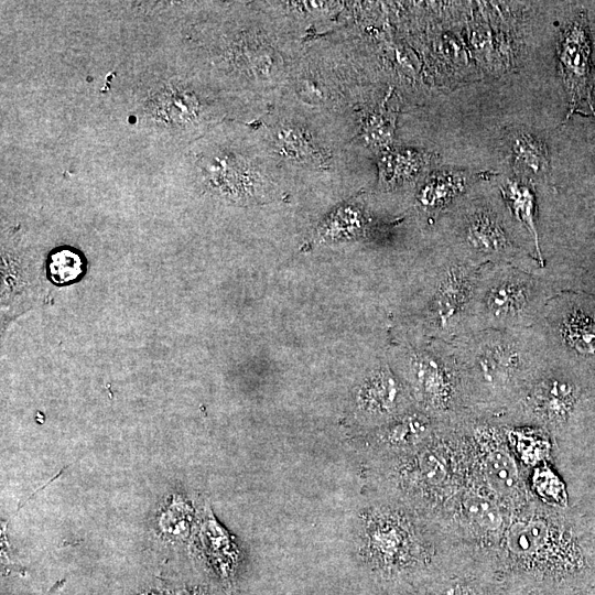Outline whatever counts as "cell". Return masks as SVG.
I'll use <instances>...</instances> for the list:
<instances>
[{
	"label": "cell",
	"mask_w": 595,
	"mask_h": 595,
	"mask_svg": "<svg viewBox=\"0 0 595 595\" xmlns=\"http://www.w3.org/2000/svg\"><path fill=\"white\" fill-rule=\"evenodd\" d=\"M528 510L511 512L504 547L488 560L496 578L511 593L595 588V544L584 529L561 515Z\"/></svg>",
	"instance_id": "1"
},
{
	"label": "cell",
	"mask_w": 595,
	"mask_h": 595,
	"mask_svg": "<svg viewBox=\"0 0 595 595\" xmlns=\"http://www.w3.org/2000/svg\"><path fill=\"white\" fill-rule=\"evenodd\" d=\"M440 527L391 499L361 509L354 531L355 582L363 594L398 584L415 585L456 554Z\"/></svg>",
	"instance_id": "2"
},
{
	"label": "cell",
	"mask_w": 595,
	"mask_h": 595,
	"mask_svg": "<svg viewBox=\"0 0 595 595\" xmlns=\"http://www.w3.org/2000/svg\"><path fill=\"white\" fill-rule=\"evenodd\" d=\"M464 349L457 368L465 400L493 405L521 394L533 377L526 351L502 331L477 335Z\"/></svg>",
	"instance_id": "3"
},
{
	"label": "cell",
	"mask_w": 595,
	"mask_h": 595,
	"mask_svg": "<svg viewBox=\"0 0 595 595\" xmlns=\"http://www.w3.org/2000/svg\"><path fill=\"white\" fill-rule=\"evenodd\" d=\"M403 382L419 410L434 420H450L466 403L456 366L428 351L409 354Z\"/></svg>",
	"instance_id": "4"
},
{
	"label": "cell",
	"mask_w": 595,
	"mask_h": 595,
	"mask_svg": "<svg viewBox=\"0 0 595 595\" xmlns=\"http://www.w3.org/2000/svg\"><path fill=\"white\" fill-rule=\"evenodd\" d=\"M537 284L515 270L494 272L485 282H476L474 298L484 322L491 327H513L530 321L538 310Z\"/></svg>",
	"instance_id": "5"
},
{
	"label": "cell",
	"mask_w": 595,
	"mask_h": 595,
	"mask_svg": "<svg viewBox=\"0 0 595 595\" xmlns=\"http://www.w3.org/2000/svg\"><path fill=\"white\" fill-rule=\"evenodd\" d=\"M558 58L570 117L586 102L595 118L592 93L595 83V44L585 12H577L562 28L558 42Z\"/></svg>",
	"instance_id": "6"
},
{
	"label": "cell",
	"mask_w": 595,
	"mask_h": 595,
	"mask_svg": "<svg viewBox=\"0 0 595 595\" xmlns=\"http://www.w3.org/2000/svg\"><path fill=\"white\" fill-rule=\"evenodd\" d=\"M413 399L404 382L387 368L367 374L354 388L351 415L366 430L380 426L412 410Z\"/></svg>",
	"instance_id": "7"
},
{
	"label": "cell",
	"mask_w": 595,
	"mask_h": 595,
	"mask_svg": "<svg viewBox=\"0 0 595 595\" xmlns=\"http://www.w3.org/2000/svg\"><path fill=\"white\" fill-rule=\"evenodd\" d=\"M476 440L470 439L474 475L509 510L527 506L528 491L523 478L505 441L490 433Z\"/></svg>",
	"instance_id": "8"
},
{
	"label": "cell",
	"mask_w": 595,
	"mask_h": 595,
	"mask_svg": "<svg viewBox=\"0 0 595 595\" xmlns=\"http://www.w3.org/2000/svg\"><path fill=\"white\" fill-rule=\"evenodd\" d=\"M432 418L420 410L407 413L353 437L354 446L374 463L407 453L428 440L437 429Z\"/></svg>",
	"instance_id": "9"
},
{
	"label": "cell",
	"mask_w": 595,
	"mask_h": 595,
	"mask_svg": "<svg viewBox=\"0 0 595 595\" xmlns=\"http://www.w3.org/2000/svg\"><path fill=\"white\" fill-rule=\"evenodd\" d=\"M511 512L473 475L447 517L457 518L454 520L464 529L466 537L470 533L479 541H491L504 536Z\"/></svg>",
	"instance_id": "10"
},
{
	"label": "cell",
	"mask_w": 595,
	"mask_h": 595,
	"mask_svg": "<svg viewBox=\"0 0 595 595\" xmlns=\"http://www.w3.org/2000/svg\"><path fill=\"white\" fill-rule=\"evenodd\" d=\"M199 527V540L207 566L226 593H234L241 573V556L231 536L205 507Z\"/></svg>",
	"instance_id": "11"
},
{
	"label": "cell",
	"mask_w": 595,
	"mask_h": 595,
	"mask_svg": "<svg viewBox=\"0 0 595 595\" xmlns=\"http://www.w3.org/2000/svg\"><path fill=\"white\" fill-rule=\"evenodd\" d=\"M524 409L545 426H559L570 416L575 403V390L569 382L553 376L532 377L524 390Z\"/></svg>",
	"instance_id": "12"
},
{
	"label": "cell",
	"mask_w": 595,
	"mask_h": 595,
	"mask_svg": "<svg viewBox=\"0 0 595 595\" xmlns=\"http://www.w3.org/2000/svg\"><path fill=\"white\" fill-rule=\"evenodd\" d=\"M475 286V272L468 267L454 266L443 273L430 310L431 321L439 329L448 331L466 313Z\"/></svg>",
	"instance_id": "13"
},
{
	"label": "cell",
	"mask_w": 595,
	"mask_h": 595,
	"mask_svg": "<svg viewBox=\"0 0 595 595\" xmlns=\"http://www.w3.org/2000/svg\"><path fill=\"white\" fill-rule=\"evenodd\" d=\"M512 169L522 181H542L550 172V155L544 141L526 128L508 136Z\"/></svg>",
	"instance_id": "14"
},
{
	"label": "cell",
	"mask_w": 595,
	"mask_h": 595,
	"mask_svg": "<svg viewBox=\"0 0 595 595\" xmlns=\"http://www.w3.org/2000/svg\"><path fill=\"white\" fill-rule=\"evenodd\" d=\"M467 249L478 257H501L513 249L501 220L490 210L479 209L466 219L463 230Z\"/></svg>",
	"instance_id": "15"
},
{
	"label": "cell",
	"mask_w": 595,
	"mask_h": 595,
	"mask_svg": "<svg viewBox=\"0 0 595 595\" xmlns=\"http://www.w3.org/2000/svg\"><path fill=\"white\" fill-rule=\"evenodd\" d=\"M474 176L467 171L452 169L433 171L421 183L418 202L426 209H442L465 192Z\"/></svg>",
	"instance_id": "16"
},
{
	"label": "cell",
	"mask_w": 595,
	"mask_h": 595,
	"mask_svg": "<svg viewBox=\"0 0 595 595\" xmlns=\"http://www.w3.org/2000/svg\"><path fill=\"white\" fill-rule=\"evenodd\" d=\"M273 138L277 152L288 160L322 165L328 158L324 148L304 127L282 125L278 127Z\"/></svg>",
	"instance_id": "17"
},
{
	"label": "cell",
	"mask_w": 595,
	"mask_h": 595,
	"mask_svg": "<svg viewBox=\"0 0 595 595\" xmlns=\"http://www.w3.org/2000/svg\"><path fill=\"white\" fill-rule=\"evenodd\" d=\"M433 154L415 149L386 151L380 161V182L398 186L418 177L432 162Z\"/></svg>",
	"instance_id": "18"
},
{
	"label": "cell",
	"mask_w": 595,
	"mask_h": 595,
	"mask_svg": "<svg viewBox=\"0 0 595 595\" xmlns=\"http://www.w3.org/2000/svg\"><path fill=\"white\" fill-rule=\"evenodd\" d=\"M501 193L506 204L518 221L530 232L541 258L538 230L536 227V198L528 182L518 177L507 178L501 184Z\"/></svg>",
	"instance_id": "19"
},
{
	"label": "cell",
	"mask_w": 595,
	"mask_h": 595,
	"mask_svg": "<svg viewBox=\"0 0 595 595\" xmlns=\"http://www.w3.org/2000/svg\"><path fill=\"white\" fill-rule=\"evenodd\" d=\"M195 519V509L182 495H172L160 510L158 526L161 534L172 540L190 537Z\"/></svg>",
	"instance_id": "20"
},
{
	"label": "cell",
	"mask_w": 595,
	"mask_h": 595,
	"mask_svg": "<svg viewBox=\"0 0 595 595\" xmlns=\"http://www.w3.org/2000/svg\"><path fill=\"white\" fill-rule=\"evenodd\" d=\"M361 228V213L353 206H344L325 219L321 236L328 239L350 238Z\"/></svg>",
	"instance_id": "21"
},
{
	"label": "cell",
	"mask_w": 595,
	"mask_h": 595,
	"mask_svg": "<svg viewBox=\"0 0 595 595\" xmlns=\"http://www.w3.org/2000/svg\"><path fill=\"white\" fill-rule=\"evenodd\" d=\"M562 335L580 351L595 349V323L580 315H571L562 325Z\"/></svg>",
	"instance_id": "22"
},
{
	"label": "cell",
	"mask_w": 595,
	"mask_h": 595,
	"mask_svg": "<svg viewBox=\"0 0 595 595\" xmlns=\"http://www.w3.org/2000/svg\"><path fill=\"white\" fill-rule=\"evenodd\" d=\"M396 116L385 105L370 113L365 123V131L370 142L376 147L386 149L392 142Z\"/></svg>",
	"instance_id": "23"
},
{
	"label": "cell",
	"mask_w": 595,
	"mask_h": 595,
	"mask_svg": "<svg viewBox=\"0 0 595 595\" xmlns=\"http://www.w3.org/2000/svg\"><path fill=\"white\" fill-rule=\"evenodd\" d=\"M50 268L53 279L66 282L79 275L82 260L77 253L63 249L52 255Z\"/></svg>",
	"instance_id": "24"
},
{
	"label": "cell",
	"mask_w": 595,
	"mask_h": 595,
	"mask_svg": "<svg viewBox=\"0 0 595 595\" xmlns=\"http://www.w3.org/2000/svg\"><path fill=\"white\" fill-rule=\"evenodd\" d=\"M364 595H418L413 585L398 584L393 586L372 589Z\"/></svg>",
	"instance_id": "25"
},
{
	"label": "cell",
	"mask_w": 595,
	"mask_h": 595,
	"mask_svg": "<svg viewBox=\"0 0 595 595\" xmlns=\"http://www.w3.org/2000/svg\"><path fill=\"white\" fill-rule=\"evenodd\" d=\"M513 595H555V592L542 589V588H530L520 591Z\"/></svg>",
	"instance_id": "26"
},
{
	"label": "cell",
	"mask_w": 595,
	"mask_h": 595,
	"mask_svg": "<svg viewBox=\"0 0 595 595\" xmlns=\"http://www.w3.org/2000/svg\"><path fill=\"white\" fill-rule=\"evenodd\" d=\"M321 589H311L310 592H301V593H294V594H291V595H334V594H328V593H325V592H320ZM354 595H364L361 592H358V593H355Z\"/></svg>",
	"instance_id": "27"
},
{
	"label": "cell",
	"mask_w": 595,
	"mask_h": 595,
	"mask_svg": "<svg viewBox=\"0 0 595 595\" xmlns=\"http://www.w3.org/2000/svg\"><path fill=\"white\" fill-rule=\"evenodd\" d=\"M555 595H595V588L587 591H576V592H561L555 593Z\"/></svg>",
	"instance_id": "28"
},
{
	"label": "cell",
	"mask_w": 595,
	"mask_h": 595,
	"mask_svg": "<svg viewBox=\"0 0 595 595\" xmlns=\"http://www.w3.org/2000/svg\"><path fill=\"white\" fill-rule=\"evenodd\" d=\"M63 583H64V580L58 581V582L50 589V592H48L47 595H54V594L61 588V586L63 585Z\"/></svg>",
	"instance_id": "29"
},
{
	"label": "cell",
	"mask_w": 595,
	"mask_h": 595,
	"mask_svg": "<svg viewBox=\"0 0 595 595\" xmlns=\"http://www.w3.org/2000/svg\"><path fill=\"white\" fill-rule=\"evenodd\" d=\"M138 595H165V594H163V592L161 591L149 589V591L141 592Z\"/></svg>",
	"instance_id": "30"
}]
</instances>
